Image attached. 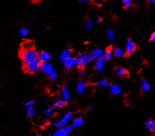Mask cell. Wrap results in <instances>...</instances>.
Masks as SVG:
<instances>
[{
  "label": "cell",
  "mask_w": 155,
  "mask_h": 136,
  "mask_svg": "<svg viewBox=\"0 0 155 136\" xmlns=\"http://www.w3.org/2000/svg\"><path fill=\"white\" fill-rule=\"evenodd\" d=\"M19 33L21 36H23V37L26 36L28 35L29 34V30H28V28H27L26 27H22L19 29Z\"/></svg>",
  "instance_id": "27"
},
{
  "label": "cell",
  "mask_w": 155,
  "mask_h": 136,
  "mask_svg": "<svg viewBox=\"0 0 155 136\" xmlns=\"http://www.w3.org/2000/svg\"><path fill=\"white\" fill-rule=\"evenodd\" d=\"M53 70H54L53 66L51 62H43L42 63L41 66V70L43 72H44L45 74H48Z\"/></svg>",
  "instance_id": "12"
},
{
  "label": "cell",
  "mask_w": 155,
  "mask_h": 136,
  "mask_svg": "<svg viewBox=\"0 0 155 136\" xmlns=\"http://www.w3.org/2000/svg\"><path fill=\"white\" fill-rule=\"evenodd\" d=\"M78 1H80L81 2H86V1H88V0H78Z\"/></svg>",
  "instance_id": "38"
},
{
  "label": "cell",
  "mask_w": 155,
  "mask_h": 136,
  "mask_svg": "<svg viewBox=\"0 0 155 136\" xmlns=\"http://www.w3.org/2000/svg\"><path fill=\"white\" fill-rule=\"evenodd\" d=\"M83 124H84V119H83V118L78 117L73 120L72 122H71V127L73 128H79V127L82 126Z\"/></svg>",
  "instance_id": "16"
},
{
  "label": "cell",
  "mask_w": 155,
  "mask_h": 136,
  "mask_svg": "<svg viewBox=\"0 0 155 136\" xmlns=\"http://www.w3.org/2000/svg\"><path fill=\"white\" fill-rule=\"evenodd\" d=\"M20 58L23 63H26L38 58V52L31 42L27 41L22 44L19 52Z\"/></svg>",
  "instance_id": "1"
},
{
  "label": "cell",
  "mask_w": 155,
  "mask_h": 136,
  "mask_svg": "<svg viewBox=\"0 0 155 136\" xmlns=\"http://www.w3.org/2000/svg\"><path fill=\"white\" fill-rule=\"evenodd\" d=\"M77 73L78 76H82L84 75V70L83 69L82 67H81V66H80V68L78 69V71H77Z\"/></svg>",
  "instance_id": "32"
},
{
  "label": "cell",
  "mask_w": 155,
  "mask_h": 136,
  "mask_svg": "<svg viewBox=\"0 0 155 136\" xmlns=\"http://www.w3.org/2000/svg\"><path fill=\"white\" fill-rule=\"evenodd\" d=\"M86 109H87V110H88V111H92L93 109V106L91 105H90L87 106V108Z\"/></svg>",
  "instance_id": "36"
},
{
  "label": "cell",
  "mask_w": 155,
  "mask_h": 136,
  "mask_svg": "<svg viewBox=\"0 0 155 136\" xmlns=\"http://www.w3.org/2000/svg\"><path fill=\"white\" fill-rule=\"evenodd\" d=\"M48 75V76L49 78H50L51 80H55V79H57V78H58V73L57 71H56L55 69H54L53 70H52L51 72L49 73V74H47Z\"/></svg>",
  "instance_id": "28"
},
{
  "label": "cell",
  "mask_w": 155,
  "mask_h": 136,
  "mask_svg": "<svg viewBox=\"0 0 155 136\" xmlns=\"http://www.w3.org/2000/svg\"><path fill=\"white\" fill-rule=\"evenodd\" d=\"M72 116H73L72 111H68V112H67L64 116H63L62 119H60L57 122H55V123L53 124V126L55 127H58V128L66 126V125H67V124L69 122V120H71Z\"/></svg>",
  "instance_id": "4"
},
{
  "label": "cell",
  "mask_w": 155,
  "mask_h": 136,
  "mask_svg": "<svg viewBox=\"0 0 155 136\" xmlns=\"http://www.w3.org/2000/svg\"><path fill=\"white\" fill-rule=\"evenodd\" d=\"M145 128L152 133H155V120L149 119L145 123Z\"/></svg>",
  "instance_id": "15"
},
{
  "label": "cell",
  "mask_w": 155,
  "mask_h": 136,
  "mask_svg": "<svg viewBox=\"0 0 155 136\" xmlns=\"http://www.w3.org/2000/svg\"><path fill=\"white\" fill-rule=\"evenodd\" d=\"M103 53H104V51L102 50V49L96 48L90 53V55L92 59H98V58L103 57Z\"/></svg>",
  "instance_id": "13"
},
{
  "label": "cell",
  "mask_w": 155,
  "mask_h": 136,
  "mask_svg": "<svg viewBox=\"0 0 155 136\" xmlns=\"http://www.w3.org/2000/svg\"><path fill=\"white\" fill-rule=\"evenodd\" d=\"M38 59L43 62H49L51 59V55L46 51H41L38 53Z\"/></svg>",
  "instance_id": "11"
},
{
  "label": "cell",
  "mask_w": 155,
  "mask_h": 136,
  "mask_svg": "<svg viewBox=\"0 0 155 136\" xmlns=\"http://www.w3.org/2000/svg\"><path fill=\"white\" fill-rule=\"evenodd\" d=\"M105 64V59L103 57L96 59V64H95V69L97 71L102 70L104 68Z\"/></svg>",
  "instance_id": "14"
},
{
  "label": "cell",
  "mask_w": 155,
  "mask_h": 136,
  "mask_svg": "<svg viewBox=\"0 0 155 136\" xmlns=\"http://www.w3.org/2000/svg\"><path fill=\"white\" fill-rule=\"evenodd\" d=\"M114 72L116 76L120 77L124 76L128 74V71L126 70V68L122 67V66H118V67L114 68Z\"/></svg>",
  "instance_id": "17"
},
{
  "label": "cell",
  "mask_w": 155,
  "mask_h": 136,
  "mask_svg": "<svg viewBox=\"0 0 155 136\" xmlns=\"http://www.w3.org/2000/svg\"><path fill=\"white\" fill-rule=\"evenodd\" d=\"M64 64L65 68L67 70H69L73 68L74 66L78 65V59L77 57H71L70 59H69L67 61L62 62Z\"/></svg>",
  "instance_id": "7"
},
{
  "label": "cell",
  "mask_w": 155,
  "mask_h": 136,
  "mask_svg": "<svg viewBox=\"0 0 155 136\" xmlns=\"http://www.w3.org/2000/svg\"><path fill=\"white\" fill-rule=\"evenodd\" d=\"M73 128L71 126H64L59 127L55 132L53 133V136H66L69 135L72 131Z\"/></svg>",
  "instance_id": "5"
},
{
  "label": "cell",
  "mask_w": 155,
  "mask_h": 136,
  "mask_svg": "<svg viewBox=\"0 0 155 136\" xmlns=\"http://www.w3.org/2000/svg\"><path fill=\"white\" fill-rule=\"evenodd\" d=\"M76 57L78 59V66H81V67L89 63L92 59L90 53H80Z\"/></svg>",
  "instance_id": "3"
},
{
  "label": "cell",
  "mask_w": 155,
  "mask_h": 136,
  "mask_svg": "<svg viewBox=\"0 0 155 136\" xmlns=\"http://www.w3.org/2000/svg\"><path fill=\"white\" fill-rule=\"evenodd\" d=\"M122 5L124 8H129L132 6V0H122Z\"/></svg>",
  "instance_id": "29"
},
{
  "label": "cell",
  "mask_w": 155,
  "mask_h": 136,
  "mask_svg": "<svg viewBox=\"0 0 155 136\" xmlns=\"http://www.w3.org/2000/svg\"><path fill=\"white\" fill-rule=\"evenodd\" d=\"M150 40L151 42H155V31L152 33V34L150 35Z\"/></svg>",
  "instance_id": "34"
},
{
  "label": "cell",
  "mask_w": 155,
  "mask_h": 136,
  "mask_svg": "<svg viewBox=\"0 0 155 136\" xmlns=\"http://www.w3.org/2000/svg\"><path fill=\"white\" fill-rule=\"evenodd\" d=\"M26 114L29 118H32L35 115V109L33 106L28 107L26 110Z\"/></svg>",
  "instance_id": "26"
},
{
  "label": "cell",
  "mask_w": 155,
  "mask_h": 136,
  "mask_svg": "<svg viewBox=\"0 0 155 136\" xmlns=\"http://www.w3.org/2000/svg\"><path fill=\"white\" fill-rule=\"evenodd\" d=\"M95 84L96 86H102V87H107L110 85L109 82L105 79H101V80H97V81L95 82Z\"/></svg>",
  "instance_id": "24"
},
{
  "label": "cell",
  "mask_w": 155,
  "mask_h": 136,
  "mask_svg": "<svg viewBox=\"0 0 155 136\" xmlns=\"http://www.w3.org/2000/svg\"><path fill=\"white\" fill-rule=\"evenodd\" d=\"M44 113L45 115L46 116H47V117H50V116H51L52 115H53V108H47L45 109L44 111Z\"/></svg>",
  "instance_id": "30"
},
{
  "label": "cell",
  "mask_w": 155,
  "mask_h": 136,
  "mask_svg": "<svg viewBox=\"0 0 155 136\" xmlns=\"http://www.w3.org/2000/svg\"><path fill=\"white\" fill-rule=\"evenodd\" d=\"M41 64L42 62L38 58H37V59H33L32 61L26 62V63H23L22 69L26 73L33 74L41 70Z\"/></svg>",
  "instance_id": "2"
},
{
  "label": "cell",
  "mask_w": 155,
  "mask_h": 136,
  "mask_svg": "<svg viewBox=\"0 0 155 136\" xmlns=\"http://www.w3.org/2000/svg\"><path fill=\"white\" fill-rule=\"evenodd\" d=\"M85 27L86 28L87 30H90L94 27V21L92 19H88L85 22Z\"/></svg>",
  "instance_id": "25"
},
{
  "label": "cell",
  "mask_w": 155,
  "mask_h": 136,
  "mask_svg": "<svg viewBox=\"0 0 155 136\" xmlns=\"http://www.w3.org/2000/svg\"><path fill=\"white\" fill-rule=\"evenodd\" d=\"M60 91H61V97L62 99L66 102H68L70 99V93L66 84H62L60 88Z\"/></svg>",
  "instance_id": "9"
},
{
  "label": "cell",
  "mask_w": 155,
  "mask_h": 136,
  "mask_svg": "<svg viewBox=\"0 0 155 136\" xmlns=\"http://www.w3.org/2000/svg\"><path fill=\"white\" fill-rule=\"evenodd\" d=\"M126 53L127 55H131L136 50V43L131 38H128L126 42Z\"/></svg>",
  "instance_id": "6"
},
{
  "label": "cell",
  "mask_w": 155,
  "mask_h": 136,
  "mask_svg": "<svg viewBox=\"0 0 155 136\" xmlns=\"http://www.w3.org/2000/svg\"><path fill=\"white\" fill-rule=\"evenodd\" d=\"M66 101H64L63 99H60L56 101L53 103L52 105V108L53 109H60L65 107L66 105Z\"/></svg>",
  "instance_id": "19"
},
{
  "label": "cell",
  "mask_w": 155,
  "mask_h": 136,
  "mask_svg": "<svg viewBox=\"0 0 155 136\" xmlns=\"http://www.w3.org/2000/svg\"><path fill=\"white\" fill-rule=\"evenodd\" d=\"M121 91H122V89H121L120 86H118V84H113L110 86V92H111V95H115L119 94Z\"/></svg>",
  "instance_id": "18"
},
{
  "label": "cell",
  "mask_w": 155,
  "mask_h": 136,
  "mask_svg": "<svg viewBox=\"0 0 155 136\" xmlns=\"http://www.w3.org/2000/svg\"><path fill=\"white\" fill-rule=\"evenodd\" d=\"M106 36L107 39H108L110 42H114L115 40V34H114V30L113 28H108L106 30Z\"/></svg>",
  "instance_id": "20"
},
{
  "label": "cell",
  "mask_w": 155,
  "mask_h": 136,
  "mask_svg": "<svg viewBox=\"0 0 155 136\" xmlns=\"http://www.w3.org/2000/svg\"><path fill=\"white\" fill-rule=\"evenodd\" d=\"M141 89L143 92H147L150 89V84L147 80H143L141 83Z\"/></svg>",
  "instance_id": "22"
},
{
  "label": "cell",
  "mask_w": 155,
  "mask_h": 136,
  "mask_svg": "<svg viewBox=\"0 0 155 136\" xmlns=\"http://www.w3.org/2000/svg\"><path fill=\"white\" fill-rule=\"evenodd\" d=\"M149 1L150 3H152V4L155 3V0H149Z\"/></svg>",
  "instance_id": "37"
},
{
  "label": "cell",
  "mask_w": 155,
  "mask_h": 136,
  "mask_svg": "<svg viewBox=\"0 0 155 136\" xmlns=\"http://www.w3.org/2000/svg\"><path fill=\"white\" fill-rule=\"evenodd\" d=\"M87 87L86 82L83 80H80L77 82V84H76V91L78 94H82L86 90Z\"/></svg>",
  "instance_id": "10"
},
{
  "label": "cell",
  "mask_w": 155,
  "mask_h": 136,
  "mask_svg": "<svg viewBox=\"0 0 155 136\" xmlns=\"http://www.w3.org/2000/svg\"><path fill=\"white\" fill-rule=\"evenodd\" d=\"M113 53L114 56L117 57H121L122 56H124V52L122 49L119 48H114L113 50Z\"/></svg>",
  "instance_id": "23"
},
{
  "label": "cell",
  "mask_w": 155,
  "mask_h": 136,
  "mask_svg": "<svg viewBox=\"0 0 155 136\" xmlns=\"http://www.w3.org/2000/svg\"><path fill=\"white\" fill-rule=\"evenodd\" d=\"M96 20H97V21L98 22V23H100V22H102L103 21V18H102V17L99 16V17H97V19H96Z\"/></svg>",
  "instance_id": "35"
},
{
  "label": "cell",
  "mask_w": 155,
  "mask_h": 136,
  "mask_svg": "<svg viewBox=\"0 0 155 136\" xmlns=\"http://www.w3.org/2000/svg\"><path fill=\"white\" fill-rule=\"evenodd\" d=\"M71 57H72V50L69 48H67L62 51V52L59 55V59L62 62L67 61Z\"/></svg>",
  "instance_id": "8"
},
{
  "label": "cell",
  "mask_w": 155,
  "mask_h": 136,
  "mask_svg": "<svg viewBox=\"0 0 155 136\" xmlns=\"http://www.w3.org/2000/svg\"><path fill=\"white\" fill-rule=\"evenodd\" d=\"M51 121L49 120H45L43 122H42V126L43 127H46L48 126V125L50 124Z\"/></svg>",
  "instance_id": "33"
},
{
  "label": "cell",
  "mask_w": 155,
  "mask_h": 136,
  "mask_svg": "<svg viewBox=\"0 0 155 136\" xmlns=\"http://www.w3.org/2000/svg\"><path fill=\"white\" fill-rule=\"evenodd\" d=\"M113 50H112L111 48H107L106 50L104 51V53H103V57L104 58L105 61H109L111 59L112 55H113Z\"/></svg>",
  "instance_id": "21"
},
{
  "label": "cell",
  "mask_w": 155,
  "mask_h": 136,
  "mask_svg": "<svg viewBox=\"0 0 155 136\" xmlns=\"http://www.w3.org/2000/svg\"><path fill=\"white\" fill-rule=\"evenodd\" d=\"M35 104V101L33 100H29V101H26L25 103H24V106L26 107H28L33 106Z\"/></svg>",
  "instance_id": "31"
}]
</instances>
